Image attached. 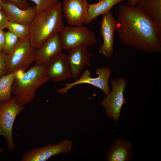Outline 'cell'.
Listing matches in <instances>:
<instances>
[{"mask_svg":"<svg viewBox=\"0 0 161 161\" xmlns=\"http://www.w3.org/2000/svg\"><path fill=\"white\" fill-rule=\"evenodd\" d=\"M3 2L12 3L22 9H25L30 7V6L27 0H1Z\"/></svg>","mask_w":161,"mask_h":161,"instance_id":"24","label":"cell"},{"mask_svg":"<svg viewBox=\"0 0 161 161\" xmlns=\"http://www.w3.org/2000/svg\"><path fill=\"white\" fill-rule=\"evenodd\" d=\"M7 68V55L0 51V77L6 74Z\"/></svg>","mask_w":161,"mask_h":161,"instance_id":"23","label":"cell"},{"mask_svg":"<svg viewBox=\"0 0 161 161\" xmlns=\"http://www.w3.org/2000/svg\"><path fill=\"white\" fill-rule=\"evenodd\" d=\"M24 108L18 105L14 97L10 100L0 103V136L5 138L7 148L13 151L15 145L13 137V129L15 120Z\"/></svg>","mask_w":161,"mask_h":161,"instance_id":"5","label":"cell"},{"mask_svg":"<svg viewBox=\"0 0 161 161\" xmlns=\"http://www.w3.org/2000/svg\"><path fill=\"white\" fill-rule=\"evenodd\" d=\"M137 6L149 19L161 27V0H139Z\"/></svg>","mask_w":161,"mask_h":161,"instance_id":"17","label":"cell"},{"mask_svg":"<svg viewBox=\"0 0 161 161\" xmlns=\"http://www.w3.org/2000/svg\"><path fill=\"white\" fill-rule=\"evenodd\" d=\"M128 0H99L96 3L89 4L85 24H88L99 16L104 14L119 2Z\"/></svg>","mask_w":161,"mask_h":161,"instance_id":"18","label":"cell"},{"mask_svg":"<svg viewBox=\"0 0 161 161\" xmlns=\"http://www.w3.org/2000/svg\"><path fill=\"white\" fill-rule=\"evenodd\" d=\"M1 10L9 21L27 25L31 24L37 14L35 6L22 9L8 2H3Z\"/></svg>","mask_w":161,"mask_h":161,"instance_id":"15","label":"cell"},{"mask_svg":"<svg viewBox=\"0 0 161 161\" xmlns=\"http://www.w3.org/2000/svg\"><path fill=\"white\" fill-rule=\"evenodd\" d=\"M5 42L3 52L6 55L10 53L18 43L19 39L13 33L4 32Z\"/></svg>","mask_w":161,"mask_h":161,"instance_id":"21","label":"cell"},{"mask_svg":"<svg viewBox=\"0 0 161 161\" xmlns=\"http://www.w3.org/2000/svg\"><path fill=\"white\" fill-rule=\"evenodd\" d=\"M3 2H2L1 0H0V9L1 10V6Z\"/></svg>","mask_w":161,"mask_h":161,"instance_id":"28","label":"cell"},{"mask_svg":"<svg viewBox=\"0 0 161 161\" xmlns=\"http://www.w3.org/2000/svg\"><path fill=\"white\" fill-rule=\"evenodd\" d=\"M45 65L48 80L60 82L72 78L67 55L62 52L53 56Z\"/></svg>","mask_w":161,"mask_h":161,"instance_id":"12","label":"cell"},{"mask_svg":"<svg viewBox=\"0 0 161 161\" xmlns=\"http://www.w3.org/2000/svg\"><path fill=\"white\" fill-rule=\"evenodd\" d=\"M48 80L45 65L35 64L27 71L17 72L12 87V92L16 103L24 106L35 98V92Z\"/></svg>","mask_w":161,"mask_h":161,"instance_id":"3","label":"cell"},{"mask_svg":"<svg viewBox=\"0 0 161 161\" xmlns=\"http://www.w3.org/2000/svg\"><path fill=\"white\" fill-rule=\"evenodd\" d=\"M62 4L58 2L50 8L37 13L30 24L28 37L37 49L50 36L59 33L64 27Z\"/></svg>","mask_w":161,"mask_h":161,"instance_id":"2","label":"cell"},{"mask_svg":"<svg viewBox=\"0 0 161 161\" xmlns=\"http://www.w3.org/2000/svg\"><path fill=\"white\" fill-rule=\"evenodd\" d=\"M36 49L31 44L28 36L19 39L13 50L7 55L6 74L19 71L24 72L35 61Z\"/></svg>","mask_w":161,"mask_h":161,"instance_id":"4","label":"cell"},{"mask_svg":"<svg viewBox=\"0 0 161 161\" xmlns=\"http://www.w3.org/2000/svg\"><path fill=\"white\" fill-rule=\"evenodd\" d=\"M7 28L8 31L14 34L19 39H21L28 36L30 25H25L9 21Z\"/></svg>","mask_w":161,"mask_h":161,"instance_id":"20","label":"cell"},{"mask_svg":"<svg viewBox=\"0 0 161 161\" xmlns=\"http://www.w3.org/2000/svg\"><path fill=\"white\" fill-rule=\"evenodd\" d=\"M111 83L112 90L100 104L104 109L107 116L117 122L122 107L126 102L124 93L127 80L124 78H118L111 80Z\"/></svg>","mask_w":161,"mask_h":161,"instance_id":"6","label":"cell"},{"mask_svg":"<svg viewBox=\"0 0 161 161\" xmlns=\"http://www.w3.org/2000/svg\"><path fill=\"white\" fill-rule=\"evenodd\" d=\"M132 145L130 142L116 139L107 153V160L108 161H129L132 156Z\"/></svg>","mask_w":161,"mask_h":161,"instance_id":"16","label":"cell"},{"mask_svg":"<svg viewBox=\"0 0 161 161\" xmlns=\"http://www.w3.org/2000/svg\"><path fill=\"white\" fill-rule=\"evenodd\" d=\"M9 22L4 12L0 9V28L3 30L7 28Z\"/></svg>","mask_w":161,"mask_h":161,"instance_id":"25","label":"cell"},{"mask_svg":"<svg viewBox=\"0 0 161 161\" xmlns=\"http://www.w3.org/2000/svg\"><path fill=\"white\" fill-rule=\"evenodd\" d=\"M102 16L100 32L103 37V43L99 49V52L105 57L109 58L114 52V41L117 22L110 10Z\"/></svg>","mask_w":161,"mask_h":161,"instance_id":"10","label":"cell"},{"mask_svg":"<svg viewBox=\"0 0 161 161\" xmlns=\"http://www.w3.org/2000/svg\"><path fill=\"white\" fill-rule=\"evenodd\" d=\"M117 22L116 32L123 44L148 53L161 52V27L137 5H120Z\"/></svg>","mask_w":161,"mask_h":161,"instance_id":"1","label":"cell"},{"mask_svg":"<svg viewBox=\"0 0 161 161\" xmlns=\"http://www.w3.org/2000/svg\"><path fill=\"white\" fill-rule=\"evenodd\" d=\"M59 35L63 49L69 50L82 44L94 45L97 43L93 32L83 25L64 26Z\"/></svg>","mask_w":161,"mask_h":161,"instance_id":"7","label":"cell"},{"mask_svg":"<svg viewBox=\"0 0 161 161\" xmlns=\"http://www.w3.org/2000/svg\"><path fill=\"white\" fill-rule=\"evenodd\" d=\"M17 72L0 77V103L10 100L12 98V87Z\"/></svg>","mask_w":161,"mask_h":161,"instance_id":"19","label":"cell"},{"mask_svg":"<svg viewBox=\"0 0 161 161\" xmlns=\"http://www.w3.org/2000/svg\"><path fill=\"white\" fill-rule=\"evenodd\" d=\"M63 49L59 33H56L47 39L36 49L35 64L45 65L54 55Z\"/></svg>","mask_w":161,"mask_h":161,"instance_id":"14","label":"cell"},{"mask_svg":"<svg viewBox=\"0 0 161 161\" xmlns=\"http://www.w3.org/2000/svg\"><path fill=\"white\" fill-rule=\"evenodd\" d=\"M35 4L37 13L47 9L59 2V0H31Z\"/></svg>","mask_w":161,"mask_h":161,"instance_id":"22","label":"cell"},{"mask_svg":"<svg viewBox=\"0 0 161 161\" xmlns=\"http://www.w3.org/2000/svg\"><path fill=\"white\" fill-rule=\"evenodd\" d=\"M5 42V34L3 30L0 28V51H3Z\"/></svg>","mask_w":161,"mask_h":161,"instance_id":"26","label":"cell"},{"mask_svg":"<svg viewBox=\"0 0 161 161\" xmlns=\"http://www.w3.org/2000/svg\"><path fill=\"white\" fill-rule=\"evenodd\" d=\"M139 0H128V5L131 6H134L137 5Z\"/></svg>","mask_w":161,"mask_h":161,"instance_id":"27","label":"cell"},{"mask_svg":"<svg viewBox=\"0 0 161 161\" xmlns=\"http://www.w3.org/2000/svg\"><path fill=\"white\" fill-rule=\"evenodd\" d=\"M4 148L3 147L1 148L0 149V154L3 151Z\"/></svg>","mask_w":161,"mask_h":161,"instance_id":"29","label":"cell"},{"mask_svg":"<svg viewBox=\"0 0 161 161\" xmlns=\"http://www.w3.org/2000/svg\"><path fill=\"white\" fill-rule=\"evenodd\" d=\"M73 145L71 141L65 139L55 145L50 144L41 147L32 148L23 155L21 161H45L53 156L71 151Z\"/></svg>","mask_w":161,"mask_h":161,"instance_id":"9","label":"cell"},{"mask_svg":"<svg viewBox=\"0 0 161 161\" xmlns=\"http://www.w3.org/2000/svg\"><path fill=\"white\" fill-rule=\"evenodd\" d=\"M89 4L86 0H64L62 11L70 26H79L85 24Z\"/></svg>","mask_w":161,"mask_h":161,"instance_id":"11","label":"cell"},{"mask_svg":"<svg viewBox=\"0 0 161 161\" xmlns=\"http://www.w3.org/2000/svg\"><path fill=\"white\" fill-rule=\"evenodd\" d=\"M68 50L67 60L72 78H76L85 67L91 66L92 55L89 50L88 46L86 45H81Z\"/></svg>","mask_w":161,"mask_h":161,"instance_id":"13","label":"cell"},{"mask_svg":"<svg viewBox=\"0 0 161 161\" xmlns=\"http://www.w3.org/2000/svg\"><path fill=\"white\" fill-rule=\"evenodd\" d=\"M95 72L97 76L92 78L91 77V73L90 71L86 70L78 80L71 83L65 84V86L58 90L57 92L62 94H66L69 90L75 86L87 83L99 88L106 95H107L111 91L109 86L108 81L112 74L111 70L109 67H101L97 68Z\"/></svg>","mask_w":161,"mask_h":161,"instance_id":"8","label":"cell"}]
</instances>
